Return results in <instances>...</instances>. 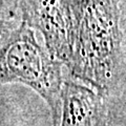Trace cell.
I'll list each match as a JSON object with an SVG mask.
<instances>
[{"mask_svg":"<svg viewBox=\"0 0 126 126\" xmlns=\"http://www.w3.org/2000/svg\"><path fill=\"white\" fill-rule=\"evenodd\" d=\"M73 3L76 20L73 70L82 80L105 88L117 58L115 0H73Z\"/></svg>","mask_w":126,"mask_h":126,"instance_id":"cell-1","label":"cell"},{"mask_svg":"<svg viewBox=\"0 0 126 126\" xmlns=\"http://www.w3.org/2000/svg\"><path fill=\"white\" fill-rule=\"evenodd\" d=\"M1 83L19 82L32 87L48 104L56 126L62 99L60 62L50 59L23 21L1 48Z\"/></svg>","mask_w":126,"mask_h":126,"instance_id":"cell-2","label":"cell"},{"mask_svg":"<svg viewBox=\"0 0 126 126\" xmlns=\"http://www.w3.org/2000/svg\"><path fill=\"white\" fill-rule=\"evenodd\" d=\"M23 21L38 29L53 57L73 65L76 20L73 0H20Z\"/></svg>","mask_w":126,"mask_h":126,"instance_id":"cell-3","label":"cell"},{"mask_svg":"<svg viewBox=\"0 0 126 126\" xmlns=\"http://www.w3.org/2000/svg\"><path fill=\"white\" fill-rule=\"evenodd\" d=\"M61 126H99L100 103L92 90L66 82L62 92Z\"/></svg>","mask_w":126,"mask_h":126,"instance_id":"cell-4","label":"cell"}]
</instances>
